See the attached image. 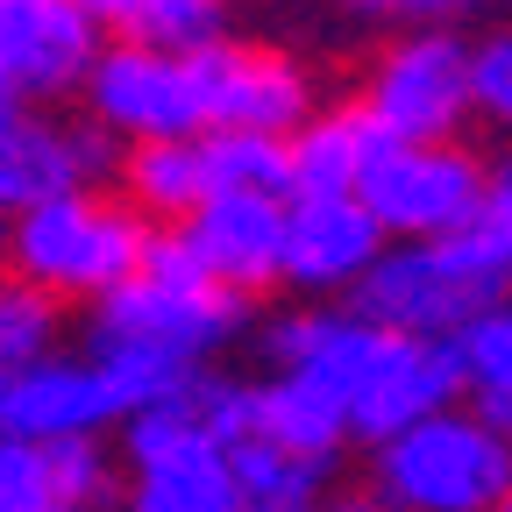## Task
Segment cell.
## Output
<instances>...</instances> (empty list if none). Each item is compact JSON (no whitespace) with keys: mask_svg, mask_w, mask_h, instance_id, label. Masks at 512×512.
I'll return each instance as SVG.
<instances>
[{"mask_svg":"<svg viewBox=\"0 0 512 512\" xmlns=\"http://www.w3.org/2000/svg\"><path fill=\"white\" fill-rule=\"evenodd\" d=\"M271 370H292V377H313L342 399L356 441L384 448L392 434L434 420L463 399V370H456V349L448 342H420V335H392L363 320L356 306L349 313H285L271 320Z\"/></svg>","mask_w":512,"mask_h":512,"instance_id":"6da1fadb","label":"cell"},{"mask_svg":"<svg viewBox=\"0 0 512 512\" xmlns=\"http://www.w3.org/2000/svg\"><path fill=\"white\" fill-rule=\"evenodd\" d=\"M349 306L392 335L456 342L491 306H512V228L484 214L448 242H392Z\"/></svg>","mask_w":512,"mask_h":512,"instance_id":"7a4b0ae2","label":"cell"},{"mask_svg":"<svg viewBox=\"0 0 512 512\" xmlns=\"http://www.w3.org/2000/svg\"><path fill=\"white\" fill-rule=\"evenodd\" d=\"M150 221L128 200H100V192H64L29 214H15L8 264L15 278L43 285L50 299H114L150 256Z\"/></svg>","mask_w":512,"mask_h":512,"instance_id":"3957f363","label":"cell"},{"mask_svg":"<svg viewBox=\"0 0 512 512\" xmlns=\"http://www.w3.org/2000/svg\"><path fill=\"white\" fill-rule=\"evenodd\" d=\"M370 477L392 512H498L512 498V441L484 413L448 406L384 441Z\"/></svg>","mask_w":512,"mask_h":512,"instance_id":"277c9868","label":"cell"},{"mask_svg":"<svg viewBox=\"0 0 512 512\" xmlns=\"http://www.w3.org/2000/svg\"><path fill=\"white\" fill-rule=\"evenodd\" d=\"M235 328H242V299L207 278L185 228L150 235L143 271L114 299L93 306V342H150V349H171L185 363H200L221 342H235Z\"/></svg>","mask_w":512,"mask_h":512,"instance_id":"5b68a950","label":"cell"},{"mask_svg":"<svg viewBox=\"0 0 512 512\" xmlns=\"http://www.w3.org/2000/svg\"><path fill=\"white\" fill-rule=\"evenodd\" d=\"M356 200L392 242H448L491 214V164L470 143H392L363 164Z\"/></svg>","mask_w":512,"mask_h":512,"instance_id":"8992f818","label":"cell"},{"mask_svg":"<svg viewBox=\"0 0 512 512\" xmlns=\"http://www.w3.org/2000/svg\"><path fill=\"white\" fill-rule=\"evenodd\" d=\"M121 512H242V477L200 406L185 399L128 420V505Z\"/></svg>","mask_w":512,"mask_h":512,"instance_id":"52a82bcc","label":"cell"},{"mask_svg":"<svg viewBox=\"0 0 512 512\" xmlns=\"http://www.w3.org/2000/svg\"><path fill=\"white\" fill-rule=\"evenodd\" d=\"M86 114L107 136L128 143H185L214 128V93H207V50L200 57H171L143 43H114L100 50L93 79H86Z\"/></svg>","mask_w":512,"mask_h":512,"instance_id":"ba28073f","label":"cell"},{"mask_svg":"<svg viewBox=\"0 0 512 512\" xmlns=\"http://www.w3.org/2000/svg\"><path fill=\"white\" fill-rule=\"evenodd\" d=\"M392 143H456V128L477 114L470 43L448 29H413L370 64L356 100Z\"/></svg>","mask_w":512,"mask_h":512,"instance_id":"9c48e42d","label":"cell"},{"mask_svg":"<svg viewBox=\"0 0 512 512\" xmlns=\"http://www.w3.org/2000/svg\"><path fill=\"white\" fill-rule=\"evenodd\" d=\"M100 64V22L79 0H0V93L64 100Z\"/></svg>","mask_w":512,"mask_h":512,"instance_id":"30bf717a","label":"cell"},{"mask_svg":"<svg viewBox=\"0 0 512 512\" xmlns=\"http://www.w3.org/2000/svg\"><path fill=\"white\" fill-rule=\"evenodd\" d=\"M107 164L93 128H72L57 114H36L29 100L0 93V214H29L43 200L86 192V178Z\"/></svg>","mask_w":512,"mask_h":512,"instance_id":"8fae6325","label":"cell"},{"mask_svg":"<svg viewBox=\"0 0 512 512\" xmlns=\"http://www.w3.org/2000/svg\"><path fill=\"white\" fill-rule=\"evenodd\" d=\"M285 221L292 200L285 192H214V200L185 221L192 249L221 292L249 299V292H271L285 278Z\"/></svg>","mask_w":512,"mask_h":512,"instance_id":"7c38bea8","label":"cell"},{"mask_svg":"<svg viewBox=\"0 0 512 512\" xmlns=\"http://www.w3.org/2000/svg\"><path fill=\"white\" fill-rule=\"evenodd\" d=\"M207 93H214V128H249V136H285L292 143L313 121L306 72L271 43H214L207 50Z\"/></svg>","mask_w":512,"mask_h":512,"instance_id":"4fadbf2b","label":"cell"},{"mask_svg":"<svg viewBox=\"0 0 512 512\" xmlns=\"http://www.w3.org/2000/svg\"><path fill=\"white\" fill-rule=\"evenodd\" d=\"M384 228L370 221L363 200H292L285 221V285L299 292H349L377 271Z\"/></svg>","mask_w":512,"mask_h":512,"instance_id":"5bb4252c","label":"cell"},{"mask_svg":"<svg viewBox=\"0 0 512 512\" xmlns=\"http://www.w3.org/2000/svg\"><path fill=\"white\" fill-rule=\"evenodd\" d=\"M107 420H121L107 377L93 363H36L8 377V406H0V434L22 441H93Z\"/></svg>","mask_w":512,"mask_h":512,"instance_id":"9a60e30c","label":"cell"},{"mask_svg":"<svg viewBox=\"0 0 512 512\" xmlns=\"http://www.w3.org/2000/svg\"><path fill=\"white\" fill-rule=\"evenodd\" d=\"M349 434L356 427H349V413H342V399L328 392V384L292 377V370H271L264 384H249V441H271V448H285V456H299V463L335 470Z\"/></svg>","mask_w":512,"mask_h":512,"instance_id":"2e32d148","label":"cell"},{"mask_svg":"<svg viewBox=\"0 0 512 512\" xmlns=\"http://www.w3.org/2000/svg\"><path fill=\"white\" fill-rule=\"evenodd\" d=\"M377 143H384V128L363 107L313 114L292 136V200H356L363 164H370Z\"/></svg>","mask_w":512,"mask_h":512,"instance_id":"e0dca14e","label":"cell"},{"mask_svg":"<svg viewBox=\"0 0 512 512\" xmlns=\"http://www.w3.org/2000/svg\"><path fill=\"white\" fill-rule=\"evenodd\" d=\"M121 192L143 221H192L214 200V164H207V136L185 143H128L121 157Z\"/></svg>","mask_w":512,"mask_h":512,"instance_id":"ac0fdd59","label":"cell"},{"mask_svg":"<svg viewBox=\"0 0 512 512\" xmlns=\"http://www.w3.org/2000/svg\"><path fill=\"white\" fill-rule=\"evenodd\" d=\"M93 370L107 377L121 420L157 413V406L185 399L192 384H200V363H185V356H171V349H150V342H93Z\"/></svg>","mask_w":512,"mask_h":512,"instance_id":"d6986e66","label":"cell"},{"mask_svg":"<svg viewBox=\"0 0 512 512\" xmlns=\"http://www.w3.org/2000/svg\"><path fill=\"white\" fill-rule=\"evenodd\" d=\"M448 349H456L470 413H484V420L512 441V306H491L484 320H470Z\"/></svg>","mask_w":512,"mask_h":512,"instance_id":"ffe728a7","label":"cell"},{"mask_svg":"<svg viewBox=\"0 0 512 512\" xmlns=\"http://www.w3.org/2000/svg\"><path fill=\"white\" fill-rule=\"evenodd\" d=\"M214 192H285L292 200V143L285 136H249V128H214L207 136Z\"/></svg>","mask_w":512,"mask_h":512,"instance_id":"44dd1931","label":"cell"},{"mask_svg":"<svg viewBox=\"0 0 512 512\" xmlns=\"http://www.w3.org/2000/svg\"><path fill=\"white\" fill-rule=\"evenodd\" d=\"M121 43L171 50V57H200V50L228 43V0H143Z\"/></svg>","mask_w":512,"mask_h":512,"instance_id":"7402d4cb","label":"cell"},{"mask_svg":"<svg viewBox=\"0 0 512 512\" xmlns=\"http://www.w3.org/2000/svg\"><path fill=\"white\" fill-rule=\"evenodd\" d=\"M50 342H57V299L29 278H0V370L22 377L50 363Z\"/></svg>","mask_w":512,"mask_h":512,"instance_id":"603a6c76","label":"cell"},{"mask_svg":"<svg viewBox=\"0 0 512 512\" xmlns=\"http://www.w3.org/2000/svg\"><path fill=\"white\" fill-rule=\"evenodd\" d=\"M470 86H477V114L512 136V22L470 43Z\"/></svg>","mask_w":512,"mask_h":512,"instance_id":"cb8c5ba5","label":"cell"},{"mask_svg":"<svg viewBox=\"0 0 512 512\" xmlns=\"http://www.w3.org/2000/svg\"><path fill=\"white\" fill-rule=\"evenodd\" d=\"M356 15H377V22H427L441 29L448 15H463V8H484V0H349Z\"/></svg>","mask_w":512,"mask_h":512,"instance_id":"d4e9b609","label":"cell"},{"mask_svg":"<svg viewBox=\"0 0 512 512\" xmlns=\"http://www.w3.org/2000/svg\"><path fill=\"white\" fill-rule=\"evenodd\" d=\"M79 8L100 22V29H114V36H128V22H136V8L143 0H79Z\"/></svg>","mask_w":512,"mask_h":512,"instance_id":"484cf974","label":"cell"},{"mask_svg":"<svg viewBox=\"0 0 512 512\" xmlns=\"http://www.w3.org/2000/svg\"><path fill=\"white\" fill-rule=\"evenodd\" d=\"M491 221H505V228H512V157L491 171Z\"/></svg>","mask_w":512,"mask_h":512,"instance_id":"4316f807","label":"cell"},{"mask_svg":"<svg viewBox=\"0 0 512 512\" xmlns=\"http://www.w3.org/2000/svg\"><path fill=\"white\" fill-rule=\"evenodd\" d=\"M320 512H392L384 498H335V505H320Z\"/></svg>","mask_w":512,"mask_h":512,"instance_id":"83f0119b","label":"cell"},{"mask_svg":"<svg viewBox=\"0 0 512 512\" xmlns=\"http://www.w3.org/2000/svg\"><path fill=\"white\" fill-rule=\"evenodd\" d=\"M8 235H15V221H0V256H8Z\"/></svg>","mask_w":512,"mask_h":512,"instance_id":"f1b7e54d","label":"cell"},{"mask_svg":"<svg viewBox=\"0 0 512 512\" xmlns=\"http://www.w3.org/2000/svg\"><path fill=\"white\" fill-rule=\"evenodd\" d=\"M0 406H8V370H0Z\"/></svg>","mask_w":512,"mask_h":512,"instance_id":"f546056e","label":"cell"},{"mask_svg":"<svg viewBox=\"0 0 512 512\" xmlns=\"http://www.w3.org/2000/svg\"><path fill=\"white\" fill-rule=\"evenodd\" d=\"M498 512H512V498H505V505H498Z\"/></svg>","mask_w":512,"mask_h":512,"instance_id":"4dcf8cb0","label":"cell"}]
</instances>
